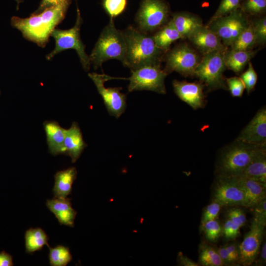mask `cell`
<instances>
[{"label": "cell", "instance_id": "1", "mask_svg": "<svg viewBox=\"0 0 266 266\" xmlns=\"http://www.w3.org/2000/svg\"><path fill=\"white\" fill-rule=\"evenodd\" d=\"M69 6L68 4L51 6L25 18L14 16L10 24L20 31L26 39L44 47L53 31L65 18Z\"/></svg>", "mask_w": 266, "mask_h": 266}, {"label": "cell", "instance_id": "2", "mask_svg": "<svg viewBox=\"0 0 266 266\" xmlns=\"http://www.w3.org/2000/svg\"><path fill=\"white\" fill-rule=\"evenodd\" d=\"M126 43V66L131 70L149 65H160L164 52L153 36L130 26L122 31Z\"/></svg>", "mask_w": 266, "mask_h": 266}, {"label": "cell", "instance_id": "3", "mask_svg": "<svg viewBox=\"0 0 266 266\" xmlns=\"http://www.w3.org/2000/svg\"><path fill=\"white\" fill-rule=\"evenodd\" d=\"M126 43L122 31L115 27L113 19L102 30L91 55V64L95 69L109 60L116 59L126 66Z\"/></svg>", "mask_w": 266, "mask_h": 266}, {"label": "cell", "instance_id": "4", "mask_svg": "<svg viewBox=\"0 0 266 266\" xmlns=\"http://www.w3.org/2000/svg\"><path fill=\"white\" fill-rule=\"evenodd\" d=\"M266 146L248 144L236 140L221 155L216 166L217 175H239Z\"/></svg>", "mask_w": 266, "mask_h": 266}, {"label": "cell", "instance_id": "5", "mask_svg": "<svg viewBox=\"0 0 266 266\" xmlns=\"http://www.w3.org/2000/svg\"><path fill=\"white\" fill-rule=\"evenodd\" d=\"M82 23V18L77 7L76 20L73 27L67 30L55 28L53 31L51 36L55 39V46L46 56L48 60H51L60 52L72 49L77 52L83 69L86 71L90 69L91 64L89 56L85 52V45L80 37V31Z\"/></svg>", "mask_w": 266, "mask_h": 266}, {"label": "cell", "instance_id": "6", "mask_svg": "<svg viewBox=\"0 0 266 266\" xmlns=\"http://www.w3.org/2000/svg\"><path fill=\"white\" fill-rule=\"evenodd\" d=\"M224 53L215 51L203 54L195 69L193 75L204 83L209 90L227 89L223 77V72L227 68Z\"/></svg>", "mask_w": 266, "mask_h": 266}, {"label": "cell", "instance_id": "7", "mask_svg": "<svg viewBox=\"0 0 266 266\" xmlns=\"http://www.w3.org/2000/svg\"><path fill=\"white\" fill-rule=\"evenodd\" d=\"M169 14L165 0H142L135 18L137 29L147 33L154 32L167 23Z\"/></svg>", "mask_w": 266, "mask_h": 266}, {"label": "cell", "instance_id": "8", "mask_svg": "<svg viewBox=\"0 0 266 266\" xmlns=\"http://www.w3.org/2000/svg\"><path fill=\"white\" fill-rule=\"evenodd\" d=\"M131 76L126 78L130 81L129 92L148 90L162 94L166 93L165 79L167 74L162 69L160 65H146L131 70Z\"/></svg>", "mask_w": 266, "mask_h": 266}, {"label": "cell", "instance_id": "9", "mask_svg": "<svg viewBox=\"0 0 266 266\" xmlns=\"http://www.w3.org/2000/svg\"><path fill=\"white\" fill-rule=\"evenodd\" d=\"M249 23L246 14L239 8L229 15L208 23L206 26L228 47L233 44Z\"/></svg>", "mask_w": 266, "mask_h": 266}, {"label": "cell", "instance_id": "10", "mask_svg": "<svg viewBox=\"0 0 266 266\" xmlns=\"http://www.w3.org/2000/svg\"><path fill=\"white\" fill-rule=\"evenodd\" d=\"M212 193V200L222 206L246 207L244 191L235 176L217 175Z\"/></svg>", "mask_w": 266, "mask_h": 266}, {"label": "cell", "instance_id": "11", "mask_svg": "<svg viewBox=\"0 0 266 266\" xmlns=\"http://www.w3.org/2000/svg\"><path fill=\"white\" fill-rule=\"evenodd\" d=\"M200 60L196 52L186 44H181L171 50L166 57L165 71L168 74L176 71L184 76L193 75Z\"/></svg>", "mask_w": 266, "mask_h": 266}, {"label": "cell", "instance_id": "12", "mask_svg": "<svg viewBox=\"0 0 266 266\" xmlns=\"http://www.w3.org/2000/svg\"><path fill=\"white\" fill-rule=\"evenodd\" d=\"M89 77L94 83L99 93L102 98L109 114L119 118L125 112L126 107V96L120 92L122 88L104 87V82L114 79L105 74L89 73Z\"/></svg>", "mask_w": 266, "mask_h": 266}, {"label": "cell", "instance_id": "13", "mask_svg": "<svg viewBox=\"0 0 266 266\" xmlns=\"http://www.w3.org/2000/svg\"><path fill=\"white\" fill-rule=\"evenodd\" d=\"M265 226L253 218L250 230L239 244V264L248 266L255 262L263 242Z\"/></svg>", "mask_w": 266, "mask_h": 266}, {"label": "cell", "instance_id": "14", "mask_svg": "<svg viewBox=\"0 0 266 266\" xmlns=\"http://www.w3.org/2000/svg\"><path fill=\"white\" fill-rule=\"evenodd\" d=\"M236 140L252 145L266 146V110H259L248 124L242 130Z\"/></svg>", "mask_w": 266, "mask_h": 266}, {"label": "cell", "instance_id": "15", "mask_svg": "<svg viewBox=\"0 0 266 266\" xmlns=\"http://www.w3.org/2000/svg\"><path fill=\"white\" fill-rule=\"evenodd\" d=\"M172 85L175 94L194 109L204 106L205 99L202 83L174 80Z\"/></svg>", "mask_w": 266, "mask_h": 266}, {"label": "cell", "instance_id": "16", "mask_svg": "<svg viewBox=\"0 0 266 266\" xmlns=\"http://www.w3.org/2000/svg\"><path fill=\"white\" fill-rule=\"evenodd\" d=\"M188 38L203 54L215 51L225 52L227 50L219 37L206 26L197 28Z\"/></svg>", "mask_w": 266, "mask_h": 266}, {"label": "cell", "instance_id": "17", "mask_svg": "<svg viewBox=\"0 0 266 266\" xmlns=\"http://www.w3.org/2000/svg\"><path fill=\"white\" fill-rule=\"evenodd\" d=\"M47 208L58 219L61 225L73 227L76 211L72 207L70 199L55 198L46 201Z\"/></svg>", "mask_w": 266, "mask_h": 266}, {"label": "cell", "instance_id": "18", "mask_svg": "<svg viewBox=\"0 0 266 266\" xmlns=\"http://www.w3.org/2000/svg\"><path fill=\"white\" fill-rule=\"evenodd\" d=\"M64 145L66 155L71 158L72 163L77 160L87 146L80 128L76 122H72L69 129H65Z\"/></svg>", "mask_w": 266, "mask_h": 266}, {"label": "cell", "instance_id": "19", "mask_svg": "<svg viewBox=\"0 0 266 266\" xmlns=\"http://www.w3.org/2000/svg\"><path fill=\"white\" fill-rule=\"evenodd\" d=\"M49 152L53 156L66 155L64 145L65 129L55 121H46L43 123Z\"/></svg>", "mask_w": 266, "mask_h": 266}, {"label": "cell", "instance_id": "20", "mask_svg": "<svg viewBox=\"0 0 266 266\" xmlns=\"http://www.w3.org/2000/svg\"><path fill=\"white\" fill-rule=\"evenodd\" d=\"M246 198V207L252 208L266 198V184L249 178L235 176Z\"/></svg>", "mask_w": 266, "mask_h": 266}, {"label": "cell", "instance_id": "21", "mask_svg": "<svg viewBox=\"0 0 266 266\" xmlns=\"http://www.w3.org/2000/svg\"><path fill=\"white\" fill-rule=\"evenodd\" d=\"M170 20L183 38H188L195 30L203 25L200 17L186 12L174 13Z\"/></svg>", "mask_w": 266, "mask_h": 266}, {"label": "cell", "instance_id": "22", "mask_svg": "<svg viewBox=\"0 0 266 266\" xmlns=\"http://www.w3.org/2000/svg\"><path fill=\"white\" fill-rule=\"evenodd\" d=\"M77 170L75 167L60 170L54 175L55 184L53 188L54 197L66 198L70 194L72 184L77 177Z\"/></svg>", "mask_w": 266, "mask_h": 266}, {"label": "cell", "instance_id": "23", "mask_svg": "<svg viewBox=\"0 0 266 266\" xmlns=\"http://www.w3.org/2000/svg\"><path fill=\"white\" fill-rule=\"evenodd\" d=\"M256 53V51L253 50L238 51L227 49L223 54L226 67L238 73L242 70Z\"/></svg>", "mask_w": 266, "mask_h": 266}, {"label": "cell", "instance_id": "24", "mask_svg": "<svg viewBox=\"0 0 266 266\" xmlns=\"http://www.w3.org/2000/svg\"><path fill=\"white\" fill-rule=\"evenodd\" d=\"M152 36L156 46L164 53L168 50L173 42L183 38L170 20L159 29Z\"/></svg>", "mask_w": 266, "mask_h": 266}, {"label": "cell", "instance_id": "25", "mask_svg": "<svg viewBox=\"0 0 266 266\" xmlns=\"http://www.w3.org/2000/svg\"><path fill=\"white\" fill-rule=\"evenodd\" d=\"M266 184V151L263 150L238 176Z\"/></svg>", "mask_w": 266, "mask_h": 266}, {"label": "cell", "instance_id": "26", "mask_svg": "<svg viewBox=\"0 0 266 266\" xmlns=\"http://www.w3.org/2000/svg\"><path fill=\"white\" fill-rule=\"evenodd\" d=\"M48 237L41 228H30L27 230L25 234L26 251L28 253H33L39 251L44 245H48Z\"/></svg>", "mask_w": 266, "mask_h": 266}, {"label": "cell", "instance_id": "27", "mask_svg": "<svg viewBox=\"0 0 266 266\" xmlns=\"http://www.w3.org/2000/svg\"><path fill=\"white\" fill-rule=\"evenodd\" d=\"M254 46V28L253 23H250L230 46L233 50L249 51L252 50Z\"/></svg>", "mask_w": 266, "mask_h": 266}, {"label": "cell", "instance_id": "28", "mask_svg": "<svg viewBox=\"0 0 266 266\" xmlns=\"http://www.w3.org/2000/svg\"><path fill=\"white\" fill-rule=\"evenodd\" d=\"M199 262L203 266H224L217 249L204 243L200 247Z\"/></svg>", "mask_w": 266, "mask_h": 266}, {"label": "cell", "instance_id": "29", "mask_svg": "<svg viewBox=\"0 0 266 266\" xmlns=\"http://www.w3.org/2000/svg\"><path fill=\"white\" fill-rule=\"evenodd\" d=\"M49 259L52 266H66L71 261L72 256L68 248L59 245L49 247Z\"/></svg>", "mask_w": 266, "mask_h": 266}, {"label": "cell", "instance_id": "30", "mask_svg": "<svg viewBox=\"0 0 266 266\" xmlns=\"http://www.w3.org/2000/svg\"><path fill=\"white\" fill-rule=\"evenodd\" d=\"M200 229L205 238L210 242L216 241L222 234V225L217 219L200 224Z\"/></svg>", "mask_w": 266, "mask_h": 266}, {"label": "cell", "instance_id": "31", "mask_svg": "<svg viewBox=\"0 0 266 266\" xmlns=\"http://www.w3.org/2000/svg\"><path fill=\"white\" fill-rule=\"evenodd\" d=\"M242 1L243 0H221L216 12L208 23L220 17L229 15L239 8Z\"/></svg>", "mask_w": 266, "mask_h": 266}, {"label": "cell", "instance_id": "32", "mask_svg": "<svg viewBox=\"0 0 266 266\" xmlns=\"http://www.w3.org/2000/svg\"><path fill=\"white\" fill-rule=\"evenodd\" d=\"M102 4L110 19L113 20L125 11L127 0H102Z\"/></svg>", "mask_w": 266, "mask_h": 266}, {"label": "cell", "instance_id": "33", "mask_svg": "<svg viewBox=\"0 0 266 266\" xmlns=\"http://www.w3.org/2000/svg\"><path fill=\"white\" fill-rule=\"evenodd\" d=\"M240 8L246 14L258 15L266 9V0H243Z\"/></svg>", "mask_w": 266, "mask_h": 266}, {"label": "cell", "instance_id": "34", "mask_svg": "<svg viewBox=\"0 0 266 266\" xmlns=\"http://www.w3.org/2000/svg\"><path fill=\"white\" fill-rule=\"evenodd\" d=\"M255 45H264L266 41V18L263 17L253 23Z\"/></svg>", "mask_w": 266, "mask_h": 266}, {"label": "cell", "instance_id": "35", "mask_svg": "<svg viewBox=\"0 0 266 266\" xmlns=\"http://www.w3.org/2000/svg\"><path fill=\"white\" fill-rule=\"evenodd\" d=\"M248 69L243 72L240 78L243 82L248 93L254 88L257 81V74L251 63L249 62Z\"/></svg>", "mask_w": 266, "mask_h": 266}, {"label": "cell", "instance_id": "36", "mask_svg": "<svg viewBox=\"0 0 266 266\" xmlns=\"http://www.w3.org/2000/svg\"><path fill=\"white\" fill-rule=\"evenodd\" d=\"M223 206L218 202L212 200L204 209L201 216L200 224L217 218Z\"/></svg>", "mask_w": 266, "mask_h": 266}, {"label": "cell", "instance_id": "37", "mask_svg": "<svg viewBox=\"0 0 266 266\" xmlns=\"http://www.w3.org/2000/svg\"><path fill=\"white\" fill-rule=\"evenodd\" d=\"M240 228L227 218L222 226V234L228 240L235 239L240 233Z\"/></svg>", "mask_w": 266, "mask_h": 266}, {"label": "cell", "instance_id": "38", "mask_svg": "<svg viewBox=\"0 0 266 266\" xmlns=\"http://www.w3.org/2000/svg\"><path fill=\"white\" fill-rule=\"evenodd\" d=\"M226 82L232 96L241 97L245 89L244 84L240 77L234 76L226 79Z\"/></svg>", "mask_w": 266, "mask_h": 266}, {"label": "cell", "instance_id": "39", "mask_svg": "<svg viewBox=\"0 0 266 266\" xmlns=\"http://www.w3.org/2000/svg\"><path fill=\"white\" fill-rule=\"evenodd\" d=\"M227 218L240 228L244 226L246 222V217L244 211L240 208L233 207L230 208L227 212Z\"/></svg>", "mask_w": 266, "mask_h": 266}, {"label": "cell", "instance_id": "40", "mask_svg": "<svg viewBox=\"0 0 266 266\" xmlns=\"http://www.w3.org/2000/svg\"><path fill=\"white\" fill-rule=\"evenodd\" d=\"M253 209L255 219L264 225L266 224V198L256 204Z\"/></svg>", "mask_w": 266, "mask_h": 266}, {"label": "cell", "instance_id": "41", "mask_svg": "<svg viewBox=\"0 0 266 266\" xmlns=\"http://www.w3.org/2000/svg\"><path fill=\"white\" fill-rule=\"evenodd\" d=\"M71 1V0H41L39 7L33 13H40L44 9L53 6L64 4L70 5Z\"/></svg>", "mask_w": 266, "mask_h": 266}, {"label": "cell", "instance_id": "42", "mask_svg": "<svg viewBox=\"0 0 266 266\" xmlns=\"http://www.w3.org/2000/svg\"><path fill=\"white\" fill-rule=\"evenodd\" d=\"M225 245L233 265L238 264L239 260V244L235 242H232Z\"/></svg>", "mask_w": 266, "mask_h": 266}, {"label": "cell", "instance_id": "43", "mask_svg": "<svg viewBox=\"0 0 266 266\" xmlns=\"http://www.w3.org/2000/svg\"><path fill=\"white\" fill-rule=\"evenodd\" d=\"M216 249L224 265H233L225 245Z\"/></svg>", "mask_w": 266, "mask_h": 266}, {"label": "cell", "instance_id": "44", "mask_svg": "<svg viewBox=\"0 0 266 266\" xmlns=\"http://www.w3.org/2000/svg\"><path fill=\"white\" fill-rule=\"evenodd\" d=\"M177 261L178 264L183 266H200L198 263L193 261L189 258L183 255L180 252L178 254Z\"/></svg>", "mask_w": 266, "mask_h": 266}, {"label": "cell", "instance_id": "45", "mask_svg": "<svg viewBox=\"0 0 266 266\" xmlns=\"http://www.w3.org/2000/svg\"><path fill=\"white\" fill-rule=\"evenodd\" d=\"M14 265L12 257L5 251L0 252V266H12Z\"/></svg>", "mask_w": 266, "mask_h": 266}, {"label": "cell", "instance_id": "46", "mask_svg": "<svg viewBox=\"0 0 266 266\" xmlns=\"http://www.w3.org/2000/svg\"><path fill=\"white\" fill-rule=\"evenodd\" d=\"M262 246L261 247V251L260 256L257 261H255L257 265L264 266L265 265L266 262V239L263 241L262 243Z\"/></svg>", "mask_w": 266, "mask_h": 266}, {"label": "cell", "instance_id": "47", "mask_svg": "<svg viewBox=\"0 0 266 266\" xmlns=\"http://www.w3.org/2000/svg\"><path fill=\"white\" fill-rule=\"evenodd\" d=\"M15 1L17 2V7H16V9L17 10H18L19 9V4L22 2V0H15Z\"/></svg>", "mask_w": 266, "mask_h": 266}, {"label": "cell", "instance_id": "48", "mask_svg": "<svg viewBox=\"0 0 266 266\" xmlns=\"http://www.w3.org/2000/svg\"></svg>", "mask_w": 266, "mask_h": 266}]
</instances>
